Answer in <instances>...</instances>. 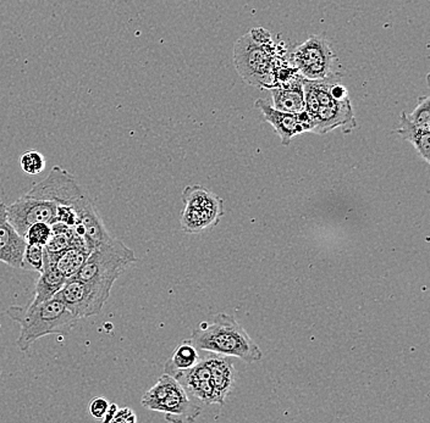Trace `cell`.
<instances>
[{"label": "cell", "instance_id": "6da1fadb", "mask_svg": "<svg viewBox=\"0 0 430 423\" xmlns=\"http://www.w3.org/2000/svg\"><path fill=\"white\" fill-rule=\"evenodd\" d=\"M6 313L20 325L16 345L23 353L28 352L32 344L43 337L67 335L79 321L57 294L43 303L30 304L26 308L13 305Z\"/></svg>", "mask_w": 430, "mask_h": 423}, {"label": "cell", "instance_id": "7a4b0ae2", "mask_svg": "<svg viewBox=\"0 0 430 423\" xmlns=\"http://www.w3.org/2000/svg\"><path fill=\"white\" fill-rule=\"evenodd\" d=\"M25 195L45 199L57 205L72 207L77 216L75 226L80 227L84 234L94 236L104 228L102 219L87 193L77 183L75 177L60 166H54L47 178L33 185Z\"/></svg>", "mask_w": 430, "mask_h": 423}, {"label": "cell", "instance_id": "3957f363", "mask_svg": "<svg viewBox=\"0 0 430 423\" xmlns=\"http://www.w3.org/2000/svg\"><path fill=\"white\" fill-rule=\"evenodd\" d=\"M192 342L202 352L237 357L246 364L262 360V350L244 327L227 313H217L212 322H202L192 332Z\"/></svg>", "mask_w": 430, "mask_h": 423}, {"label": "cell", "instance_id": "277c9868", "mask_svg": "<svg viewBox=\"0 0 430 423\" xmlns=\"http://www.w3.org/2000/svg\"><path fill=\"white\" fill-rule=\"evenodd\" d=\"M339 80V75L318 81L305 80V112L310 122L311 131L317 134H325L336 128L351 131L357 126L353 108L350 98L336 99L332 94V84Z\"/></svg>", "mask_w": 430, "mask_h": 423}, {"label": "cell", "instance_id": "5b68a950", "mask_svg": "<svg viewBox=\"0 0 430 423\" xmlns=\"http://www.w3.org/2000/svg\"><path fill=\"white\" fill-rule=\"evenodd\" d=\"M285 52H276L274 42L262 45L249 37L242 35L234 45V62L236 70L247 83L271 89L278 86L276 71L288 62H285Z\"/></svg>", "mask_w": 430, "mask_h": 423}, {"label": "cell", "instance_id": "8992f818", "mask_svg": "<svg viewBox=\"0 0 430 423\" xmlns=\"http://www.w3.org/2000/svg\"><path fill=\"white\" fill-rule=\"evenodd\" d=\"M136 261L137 259L133 250L113 237L89 253V257L75 277L97 288L109 298L116 279Z\"/></svg>", "mask_w": 430, "mask_h": 423}, {"label": "cell", "instance_id": "52a82bcc", "mask_svg": "<svg viewBox=\"0 0 430 423\" xmlns=\"http://www.w3.org/2000/svg\"><path fill=\"white\" fill-rule=\"evenodd\" d=\"M143 407L165 415L168 422H193L202 412L197 401L193 400L181 384L173 376L162 375L141 400Z\"/></svg>", "mask_w": 430, "mask_h": 423}, {"label": "cell", "instance_id": "ba28073f", "mask_svg": "<svg viewBox=\"0 0 430 423\" xmlns=\"http://www.w3.org/2000/svg\"><path fill=\"white\" fill-rule=\"evenodd\" d=\"M185 204L181 212V229L186 233H200L213 228L224 216V200L200 185H188L182 192Z\"/></svg>", "mask_w": 430, "mask_h": 423}, {"label": "cell", "instance_id": "9c48e42d", "mask_svg": "<svg viewBox=\"0 0 430 423\" xmlns=\"http://www.w3.org/2000/svg\"><path fill=\"white\" fill-rule=\"evenodd\" d=\"M333 49L322 35H312L291 55V65L305 80L318 81L335 75Z\"/></svg>", "mask_w": 430, "mask_h": 423}, {"label": "cell", "instance_id": "30bf717a", "mask_svg": "<svg viewBox=\"0 0 430 423\" xmlns=\"http://www.w3.org/2000/svg\"><path fill=\"white\" fill-rule=\"evenodd\" d=\"M57 296L77 320L101 313L103 306L109 299L97 288L77 277L69 278Z\"/></svg>", "mask_w": 430, "mask_h": 423}, {"label": "cell", "instance_id": "8fae6325", "mask_svg": "<svg viewBox=\"0 0 430 423\" xmlns=\"http://www.w3.org/2000/svg\"><path fill=\"white\" fill-rule=\"evenodd\" d=\"M8 220L21 237L27 229L38 222L53 225L57 217V204L45 199L23 195L6 207Z\"/></svg>", "mask_w": 430, "mask_h": 423}, {"label": "cell", "instance_id": "7c38bea8", "mask_svg": "<svg viewBox=\"0 0 430 423\" xmlns=\"http://www.w3.org/2000/svg\"><path fill=\"white\" fill-rule=\"evenodd\" d=\"M256 108L261 110L266 122L273 126L275 133L279 136L284 146H288L291 139L298 134L311 131V122L305 110L300 114L284 112L276 110L271 104L263 99H258Z\"/></svg>", "mask_w": 430, "mask_h": 423}, {"label": "cell", "instance_id": "4fadbf2b", "mask_svg": "<svg viewBox=\"0 0 430 423\" xmlns=\"http://www.w3.org/2000/svg\"><path fill=\"white\" fill-rule=\"evenodd\" d=\"M174 378L181 384L187 394L195 401L200 404L212 405L214 401L213 386L210 381V370L203 357H200L198 362L191 369L180 371Z\"/></svg>", "mask_w": 430, "mask_h": 423}, {"label": "cell", "instance_id": "5bb4252c", "mask_svg": "<svg viewBox=\"0 0 430 423\" xmlns=\"http://www.w3.org/2000/svg\"><path fill=\"white\" fill-rule=\"evenodd\" d=\"M204 360L210 370L215 404L224 405L235 382L236 371L230 357L205 352Z\"/></svg>", "mask_w": 430, "mask_h": 423}, {"label": "cell", "instance_id": "9a60e30c", "mask_svg": "<svg viewBox=\"0 0 430 423\" xmlns=\"http://www.w3.org/2000/svg\"><path fill=\"white\" fill-rule=\"evenodd\" d=\"M26 242L15 231L6 214V205L0 202V262L20 269Z\"/></svg>", "mask_w": 430, "mask_h": 423}, {"label": "cell", "instance_id": "2e32d148", "mask_svg": "<svg viewBox=\"0 0 430 423\" xmlns=\"http://www.w3.org/2000/svg\"><path fill=\"white\" fill-rule=\"evenodd\" d=\"M271 106L276 110L300 114L305 110V91H303V77L300 74L295 75L284 83L271 89Z\"/></svg>", "mask_w": 430, "mask_h": 423}, {"label": "cell", "instance_id": "e0dca14e", "mask_svg": "<svg viewBox=\"0 0 430 423\" xmlns=\"http://www.w3.org/2000/svg\"><path fill=\"white\" fill-rule=\"evenodd\" d=\"M67 281V278L59 271L55 265V256L47 252L45 248V264L40 272V277L37 279L35 298L32 300L31 305L40 304L53 298Z\"/></svg>", "mask_w": 430, "mask_h": 423}, {"label": "cell", "instance_id": "ac0fdd59", "mask_svg": "<svg viewBox=\"0 0 430 423\" xmlns=\"http://www.w3.org/2000/svg\"><path fill=\"white\" fill-rule=\"evenodd\" d=\"M396 132L404 141H409L426 163H430V131L421 129L407 119L406 112L401 114L400 127Z\"/></svg>", "mask_w": 430, "mask_h": 423}, {"label": "cell", "instance_id": "d6986e66", "mask_svg": "<svg viewBox=\"0 0 430 423\" xmlns=\"http://www.w3.org/2000/svg\"><path fill=\"white\" fill-rule=\"evenodd\" d=\"M198 349L196 348L195 344L191 340H183L179 344L178 348L174 350L171 357L169 359L164 366V373L174 376L180 371L191 369L200 360Z\"/></svg>", "mask_w": 430, "mask_h": 423}, {"label": "cell", "instance_id": "ffe728a7", "mask_svg": "<svg viewBox=\"0 0 430 423\" xmlns=\"http://www.w3.org/2000/svg\"><path fill=\"white\" fill-rule=\"evenodd\" d=\"M91 252L87 248H69L55 257V265L67 279L75 277Z\"/></svg>", "mask_w": 430, "mask_h": 423}, {"label": "cell", "instance_id": "44dd1931", "mask_svg": "<svg viewBox=\"0 0 430 423\" xmlns=\"http://www.w3.org/2000/svg\"><path fill=\"white\" fill-rule=\"evenodd\" d=\"M45 264V245L26 244L20 269L40 274Z\"/></svg>", "mask_w": 430, "mask_h": 423}, {"label": "cell", "instance_id": "7402d4cb", "mask_svg": "<svg viewBox=\"0 0 430 423\" xmlns=\"http://www.w3.org/2000/svg\"><path fill=\"white\" fill-rule=\"evenodd\" d=\"M430 98L428 95L426 97H421L418 99V105L416 106V109L411 112L407 114L406 116L407 119L412 122L414 126L421 128V129H426V131H430Z\"/></svg>", "mask_w": 430, "mask_h": 423}, {"label": "cell", "instance_id": "603a6c76", "mask_svg": "<svg viewBox=\"0 0 430 423\" xmlns=\"http://www.w3.org/2000/svg\"><path fill=\"white\" fill-rule=\"evenodd\" d=\"M20 165H21V168L25 173L38 175L45 170V156L36 150H28L21 156Z\"/></svg>", "mask_w": 430, "mask_h": 423}, {"label": "cell", "instance_id": "cb8c5ba5", "mask_svg": "<svg viewBox=\"0 0 430 423\" xmlns=\"http://www.w3.org/2000/svg\"><path fill=\"white\" fill-rule=\"evenodd\" d=\"M50 236H52V225L45 224V222H38L27 229L23 239L26 244H40L45 247Z\"/></svg>", "mask_w": 430, "mask_h": 423}, {"label": "cell", "instance_id": "d4e9b609", "mask_svg": "<svg viewBox=\"0 0 430 423\" xmlns=\"http://www.w3.org/2000/svg\"><path fill=\"white\" fill-rule=\"evenodd\" d=\"M109 407V401L104 398H94L89 402V414L94 416V419H102L104 415L107 412Z\"/></svg>", "mask_w": 430, "mask_h": 423}, {"label": "cell", "instance_id": "484cf974", "mask_svg": "<svg viewBox=\"0 0 430 423\" xmlns=\"http://www.w3.org/2000/svg\"><path fill=\"white\" fill-rule=\"evenodd\" d=\"M111 422L115 423H135L137 422V417L135 411L130 407H121L116 411L115 416L111 419Z\"/></svg>", "mask_w": 430, "mask_h": 423}, {"label": "cell", "instance_id": "4316f807", "mask_svg": "<svg viewBox=\"0 0 430 423\" xmlns=\"http://www.w3.org/2000/svg\"><path fill=\"white\" fill-rule=\"evenodd\" d=\"M249 37L252 38L254 42H257V43H262V45H266V43H271L273 38H271V32L266 30V28H263V27H256V28H252L251 31L249 32Z\"/></svg>", "mask_w": 430, "mask_h": 423}, {"label": "cell", "instance_id": "83f0119b", "mask_svg": "<svg viewBox=\"0 0 430 423\" xmlns=\"http://www.w3.org/2000/svg\"><path fill=\"white\" fill-rule=\"evenodd\" d=\"M118 409H119V407H118L116 404H109V407H108L107 412H106L104 417L102 419L103 421H104L106 423L111 422V419H113V417L115 416Z\"/></svg>", "mask_w": 430, "mask_h": 423}]
</instances>
